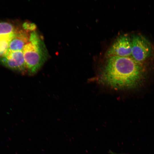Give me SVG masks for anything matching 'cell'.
<instances>
[{
  "label": "cell",
  "mask_w": 154,
  "mask_h": 154,
  "mask_svg": "<svg viewBox=\"0 0 154 154\" xmlns=\"http://www.w3.org/2000/svg\"><path fill=\"white\" fill-rule=\"evenodd\" d=\"M142 63L131 56L107 57L100 75L102 84L116 90L130 89L138 87L145 75Z\"/></svg>",
  "instance_id": "1"
},
{
  "label": "cell",
  "mask_w": 154,
  "mask_h": 154,
  "mask_svg": "<svg viewBox=\"0 0 154 154\" xmlns=\"http://www.w3.org/2000/svg\"><path fill=\"white\" fill-rule=\"evenodd\" d=\"M23 52L27 72L30 75L35 74L48 56L43 41L35 31L31 33L29 42L24 46Z\"/></svg>",
  "instance_id": "2"
},
{
  "label": "cell",
  "mask_w": 154,
  "mask_h": 154,
  "mask_svg": "<svg viewBox=\"0 0 154 154\" xmlns=\"http://www.w3.org/2000/svg\"><path fill=\"white\" fill-rule=\"evenodd\" d=\"M131 40V56L136 61L143 63L152 54V48L151 43L140 35L133 37Z\"/></svg>",
  "instance_id": "3"
},
{
  "label": "cell",
  "mask_w": 154,
  "mask_h": 154,
  "mask_svg": "<svg viewBox=\"0 0 154 154\" xmlns=\"http://www.w3.org/2000/svg\"><path fill=\"white\" fill-rule=\"evenodd\" d=\"M0 62L13 70L22 73L27 72L23 51L8 50L5 55L0 57Z\"/></svg>",
  "instance_id": "4"
},
{
  "label": "cell",
  "mask_w": 154,
  "mask_h": 154,
  "mask_svg": "<svg viewBox=\"0 0 154 154\" xmlns=\"http://www.w3.org/2000/svg\"><path fill=\"white\" fill-rule=\"evenodd\" d=\"M131 40L129 37L122 35L119 37L113 42L108 50L106 55L120 56H131Z\"/></svg>",
  "instance_id": "5"
},
{
  "label": "cell",
  "mask_w": 154,
  "mask_h": 154,
  "mask_svg": "<svg viewBox=\"0 0 154 154\" xmlns=\"http://www.w3.org/2000/svg\"><path fill=\"white\" fill-rule=\"evenodd\" d=\"M28 32L24 30L16 29L9 43L8 50L23 51L29 41L30 35Z\"/></svg>",
  "instance_id": "6"
},
{
  "label": "cell",
  "mask_w": 154,
  "mask_h": 154,
  "mask_svg": "<svg viewBox=\"0 0 154 154\" xmlns=\"http://www.w3.org/2000/svg\"><path fill=\"white\" fill-rule=\"evenodd\" d=\"M14 33L10 35H0V57L5 55L7 52L9 43Z\"/></svg>",
  "instance_id": "7"
},
{
  "label": "cell",
  "mask_w": 154,
  "mask_h": 154,
  "mask_svg": "<svg viewBox=\"0 0 154 154\" xmlns=\"http://www.w3.org/2000/svg\"><path fill=\"white\" fill-rule=\"evenodd\" d=\"M16 29L11 24L7 22L0 23V35L13 34Z\"/></svg>",
  "instance_id": "8"
},
{
  "label": "cell",
  "mask_w": 154,
  "mask_h": 154,
  "mask_svg": "<svg viewBox=\"0 0 154 154\" xmlns=\"http://www.w3.org/2000/svg\"><path fill=\"white\" fill-rule=\"evenodd\" d=\"M22 26L24 30L27 32L34 31L36 28L35 23L27 22L24 23Z\"/></svg>",
  "instance_id": "9"
},
{
  "label": "cell",
  "mask_w": 154,
  "mask_h": 154,
  "mask_svg": "<svg viewBox=\"0 0 154 154\" xmlns=\"http://www.w3.org/2000/svg\"><path fill=\"white\" fill-rule=\"evenodd\" d=\"M109 153L111 154H121V153H114V152L112 151H109Z\"/></svg>",
  "instance_id": "10"
}]
</instances>
